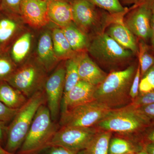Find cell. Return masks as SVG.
Returning <instances> with one entry per match:
<instances>
[{
	"label": "cell",
	"instance_id": "1",
	"mask_svg": "<svg viewBox=\"0 0 154 154\" xmlns=\"http://www.w3.org/2000/svg\"><path fill=\"white\" fill-rule=\"evenodd\" d=\"M136 70L135 66L132 65L107 75L103 82L96 87L95 100L111 109L132 103L130 91Z\"/></svg>",
	"mask_w": 154,
	"mask_h": 154
},
{
	"label": "cell",
	"instance_id": "2",
	"mask_svg": "<svg viewBox=\"0 0 154 154\" xmlns=\"http://www.w3.org/2000/svg\"><path fill=\"white\" fill-rule=\"evenodd\" d=\"M150 126L149 120L131 103L112 109L95 127L101 130L127 135L142 133Z\"/></svg>",
	"mask_w": 154,
	"mask_h": 154
},
{
	"label": "cell",
	"instance_id": "3",
	"mask_svg": "<svg viewBox=\"0 0 154 154\" xmlns=\"http://www.w3.org/2000/svg\"><path fill=\"white\" fill-rule=\"evenodd\" d=\"M46 103L44 91H40L28 99L13 119L7 128L6 150L14 154L19 149L27 135L30 125L39 107Z\"/></svg>",
	"mask_w": 154,
	"mask_h": 154
},
{
	"label": "cell",
	"instance_id": "4",
	"mask_svg": "<svg viewBox=\"0 0 154 154\" xmlns=\"http://www.w3.org/2000/svg\"><path fill=\"white\" fill-rule=\"evenodd\" d=\"M48 107L42 105L35 114L19 154H36L48 148V144L57 130Z\"/></svg>",
	"mask_w": 154,
	"mask_h": 154
},
{
	"label": "cell",
	"instance_id": "5",
	"mask_svg": "<svg viewBox=\"0 0 154 154\" xmlns=\"http://www.w3.org/2000/svg\"><path fill=\"white\" fill-rule=\"evenodd\" d=\"M111 110L96 100L79 105L61 113L60 127H95Z\"/></svg>",
	"mask_w": 154,
	"mask_h": 154
},
{
	"label": "cell",
	"instance_id": "6",
	"mask_svg": "<svg viewBox=\"0 0 154 154\" xmlns=\"http://www.w3.org/2000/svg\"><path fill=\"white\" fill-rule=\"evenodd\" d=\"M45 71L41 65L27 63L17 69L7 82L28 99L43 91L47 79Z\"/></svg>",
	"mask_w": 154,
	"mask_h": 154
},
{
	"label": "cell",
	"instance_id": "7",
	"mask_svg": "<svg viewBox=\"0 0 154 154\" xmlns=\"http://www.w3.org/2000/svg\"><path fill=\"white\" fill-rule=\"evenodd\" d=\"M100 130L90 128L62 127L57 130L48 144L50 146H60L71 151L85 150Z\"/></svg>",
	"mask_w": 154,
	"mask_h": 154
},
{
	"label": "cell",
	"instance_id": "8",
	"mask_svg": "<svg viewBox=\"0 0 154 154\" xmlns=\"http://www.w3.org/2000/svg\"><path fill=\"white\" fill-rule=\"evenodd\" d=\"M92 56L102 63L115 65L129 59L134 54L119 45L107 33L97 35L88 47Z\"/></svg>",
	"mask_w": 154,
	"mask_h": 154
},
{
	"label": "cell",
	"instance_id": "9",
	"mask_svg": "<svg viewBox=\"0 0 154 154\" xmlns=\"http://www.w3.org/2000/svg\"><path fill=\"white\" fill-rule=\"evenodd\" d=\"M65 66H60L47 78L44 89L47 107L54 121L57 119L64 90Z\"/></svg>",
	"mask_w": 154,
	"mask_h": 154
},
{
	"label": "cell",
	"instance_id": "10",
	"mask_svg": "<svg viewBox=\"0 0 154 154\" xmlns=\"http://www.w3.org/2000/svg\"><path fill=\"white\" fill-rule=\"evenodd\" d=\"M151 5L134 6L125 24L134 36L145 42L150 39Z\"/></svg>",
	"mask_w": 154,
	"mask_h": 154
},
{
	"label": "cell",
	"instance_id": "11",
	"mask_svg": "<svg viewBox=\"0 0 154 154\" xmlns=\"http://www.w3.org/2000/svg\"><path fill=\"white\" fill-rule=\"evenodd\" d=\"M21 17L35 28H41L49 22L48 2L45 0H22Z\"/></svg>",
	"mask_w": 154,
	"mask_h": 154
},
{
	"label": "cell",
	"instance_id": "12",
	"mask_svg": "<svg viewBox=\"0 0 154 154\" xmlns=\"http://www.w3.org/2000/svg\"><path fill=\"white\" fill-rule=\"evenodd\" d=\"M96 87L80 80L63 98L61 113L73 107L95 100Z\"/></svg>",
	"mask_w": 154,
	"mask_h": 154
},
{
	"label": "cell",
	"instance_id": "13",
	"mask_svg": "<svg viewBox=\"0 0 154 154\" xmlns=\"http://www.w3.org/2000/svg\"><path fill=\"white\" fill-rule=\"evenodd\" d=\"M73 22L82 29L94 25L99 17L96 6L88 0H73L71 2Z\"/></svg>",
	"mask_w": 154,
	"mask_h": 154
},
{
	"label": "cell",
	"instance_id": "14",
	"mask_svg": "<svg viewBox=\"0 0 154 154\" xmlns=\"http://www.w3.org/2000/svg\"><path fill=\"white\" fill-rule=\"evenodd\" d=\"M77 58L80 80L97 87L105 79L107 74L101 69L87 54H83Z\"/></svg>",
	"mask_w": 154,
	"mask_h": 154
},
{
	"label": "cell",
	"instance_id": "15",
	"mask_svg": "<svg viewBox=\"0 0 154 154\" xmlns=\"http://www.w3.org/2000/svg\"><path fill=\"white\" fill-rule=\"evenodd\" d=\"M19 16L0 11V51H7L20 28Z\"/></svg>",
	"mask_w": 154,
	"mask_h": 154
},
{
	"label": "cell",
	"instance_id": "16",
	"mask_svg": "<svg viewBox=\"0 0 154 154\" xmlns=\"http://www.w3.org/2000/svg\"><path fill=\"white\" fill-rule=\"evenodd\" d=\"M47 2L50 20L62 28L72 22L71 3L66 0H52Z\"/></svg>",
	"mask_w": 154,
	"mask_h": 154
},
{
	"label": "cell",
	"instance_id": "17",
	"mask_svg": "<svg viewBox=\"0 0 154 154\" xmlns=\"http://www.w3.org/2000/svg\"><path fill=\"white\" fill-rule=\"evenodd\" d=\"M121 21L114 22L108 28L107 33L119 45L137 54L138 45L134 35Z\"/></svg>",
	"mask_w": 154,
	"mask_h": 154
},
{
	"label": "cell",
	"instance_id": "18",
	"mask_svg": "<svg viewBox=\"0 0 154 154\" xmlns=\"http://www.w3.org/2000/svg\"><path fill=\"white\" fill-rule=\"evenodd\" d=\"M37 54L42 66L46 71L50 70L58 60L54 50L52 36L49 31L42 34L38 40Z\"/></svg>",
	"mask_w": 154,
	"mask_h": 154
},
{
	"label": "cell",
	"instance_id": "19",
	"mask_svg": "<svg viewBox=\"0 0 154 154\" xmlns=\"http://www.w3.org/2000/svg\"><path fill=\"white\" fill-rule=\"evenodd\" d=\"M28 99L6 81L0 82V101L12 109H19Z\"/></svg>",
	"mask_w": 154,
	"mask_h": 154
},
{
	"label": "cell",
	"instance_id": "20",
	"mask_svg": "<svg viewBox=\"0 0 154 154\" xmlns=\"http://www.w3.org/2000/svg\"><path fill=\"white\" fill-rule=\"evenodd\" d=\"M32 35L25 33L14 42L11 47L10 57L16 65L23 61L30 51L32 42Z\"/></svg>",
	"mask_w": 154,
	"mask_h": 154
},
{
	"label": "cell",
	"instance_id": "21",
	"mask_svg": "<svg viewBox=\"0 0 154 154\" xmlns=\"http://www.w3.org/2000/svg\"><path fill=\"white\" fill-rule=\"evenodd\" d=\"M113 133L100 130L97 133L84 154H108L109 143Z\"/></svg>",
	"mask_w": 154,
	"mask_h": 154
},
{
	"label": "cell",
	"instance_id": "22",
	"mask_svg": "<svg viewBox=\"0 0 154 154\" xmlns=\"http://www.w3.org/2000/svg\"><path fill=\"white\" fill-rule=\"evenodd\" d=\"M72 23L62 30L72 50L79 51L87 46V38L82 31Z\"/></svg>",
	"mask_w": 154,
	"mask_h": 154
},
{
	"label": "cell",
	"instance_id": "23",
	"mask_svg": "<svg viewBox=\"0 0 154 154\" xmlns=\"http://www.w3.org/2000/svg\"><path fill=\"white\" fill-rule=\"evenodd\" d=\"M51 36L54 53L57 58L69 57L72 55L73 51L61 29H54Z\"/></svg>",
	"mask_w": 154,
	"mask_h": 154
},
{
	"label": "cell",
	"instance_id": "24",
	"mask_svg": "<svg viewBox=\"0 0 154 154\" xmlns=\"http://www.w3.org/2000/svg\"><path fill=\"white\" fill-rule=\"evenodd\" d=\"M65 66L66 73L63 97L80 80L77 58L69 59L66 61Z\"/></svg>",
	"mask_w": 154,
	"mask_h": 154
},
{
	"label": "cell",
	"instance_id": "25",
	"mask_svg": "<svg viewBox=\"0 0 154 154\" xmlns=\"http://www.w3.org/2000/svg\"><path fill=\"white\" fill-rule=\"evenodd\" d=\"M142 149H137L130 141L125 139L111 137L109 143L108 154H134Z\"/></svg>",
	"mask_w": 154,
	"mask_h": 154
},
{
	"label": "cell",
	"instance_id": "26",
	"mask_svg": "<svg viewBox=\"0 0 154 154\" xmlns=\"http://www.w3.org/2000/svg\"><path fill=\"white\" fill-rule=\"evenodd\" d=\"M139 63L140 67L141 78L154 66V55L151 52L148 45L143 40H140L139 42Z\"/></svg>",
	"mask_w": 154,
	"mask_h": 154
},
{
	"label": "cell",
	"instance_id": "27",
	"mask_svg": "<svg viewBox=\"0 0 154 154\" xmlns=\"http://www.w3.org/2000/svg\"><path fill=\"white\" fill-rule=\"evenodd\" d=\"M8 51H0V82H7L17 69Z\"/></svg>",
	"mask_w": 154,
	"mask_h": 154
},
{
	"label": "cell",
	"instance_id": "28",
	"mask_svg": "<svg viewBox=\"0 0 154 154\" xmlns=\"http://www.w3.org/2000/svg\"><path fill=\"white\" fill-rule=\"evenodd\" d=\"M96 7L103 9L110 14L123 13L128 9L124 8L120 0H88Z\"/></svg>",
	"mask_w": 154,
	"mask_h": 154
},
{
	"label": "cell",
	"instance_id": "29",
	"mask_svg": "<svg viewBox=\"0 0 154 154\" xmlns=\"http://www.w3.org/2000/svg\"><path fill=\"white\" fill-rule=\"evenodd\" d=\"M153 91L154 66L141 78L139 85V94H147Z\"/></svg>",
	"mask_w": 154,
	"mask_h": 154
},
{
	"label": "cell",
	"instance_id": "30",
	"mask_svg": "<svg viewBox=\"0 0 154 154\" xmlns=\"http://www.w3.org/2000/svg\"><path fill=\"white\" fill-rule=\"evenodd\" d=\"M22 0H1V11L21 17Z\"/></svg>",
	"mask_w": 154,
	"mask_h": 154
},
{
	"label": "cell",
	"instance_id": "31",
	"mask_svg": "<svg viewBox=\"0 0 154 154\" xmlns=\"http://www.w3.org/2000/svg\"><path fill=\"white\" fill-rule=\"evenodd\" d=\"M141 79L140 67L138 65L135 74L134 78L130 91L129 95L132 102L135 100L139 94V85Z\"/></svg>",
	"mask_w": 154,
	"mask_h": 154
},
{
	"label": "cell",
	"instance_id": "32",
	"mask_svg": "<svg viewBox=\"0 0 154 154\" xmlns=\"http://www.w3.org/2000/svg\"><path fill=\"white\" fill-rule=\"evenodd\" d=\"M19 109L10 108L0 101V121L6 122L13 120Z\"/></svg>",
	"mask_w": 154,
	"mask_h": 154
},
{
	"label": "cell",
	"instance_id": "33",
	"mask_svg": "<svg viewBox=\"0 0 154 154\" xmlns=\"http://www.w3.org/2000/svg\"><path fill=\"white\" fill-rule=\"evenodd\" d=\"M132 103L137 107L154 104V91L147 94H139Z\"/></svg>",
	"mask_w": 154,
	"mask_h": 154
},
{
	"label": "cell",
	"instance_id": "34",
	"mask_svg": "<svg viewBox=\"0 0 154 154\" xmlns=\"http://www.w3.org/2000/svg\"><path fill=\"white\" fill-rule=\"evenodd\" d=\"M137 107L142 114L149 122L151 125H154V103Z\"/></svg>",
	"mask_w": 154,
	"mask_h": 154
},
{
	"label": "cell",
	"instance_id": "35",
	"mask_svg": "<svg viewBox=\"0 0 154 154\" xmlns=\"http://www.w3.org/2000/svg\"><path fill=\"white\" fill-rule=\"evenodd\" d=\"M47 154H84V151L79 152L71 151L69 150L60 146H50Z\"/></svg>",
	"mask_w": 154,
	"mask_h": 154
},
{
	"label": "cell",
	"instance_id": "36",
	"mask_svg": "<svg viewBox=\"0 0 154 154\" xmlns=\"http://www.w3.org/2000/svg\"><path fill=\"white\" fill-rule=\"evenodd\" d=\"M142 133H143V139L145 141L146 144H154V125L149 126Z\"/></svg>",
	"mask_w": 154,
	"mask_h": 154
},
{
	"label": "cell",
	"instance_id": "37",
	"mask_svg": "<svg viewBox=\"0 0 154 154\" xmlns=\"http://www.w3.org/2000/svg\"><path fill=\"white\" fill-rule=\"evenodd\" d=\"M152 16L151 19V48L154 53V3L151 5Z\"/></svg>",
	"mask_w": 154,
	"mask_h": 154
},
{
	"label": "cell",
	"instance_id": "38",
	"mask_svg": "<svg viewBox=\"0 0 154 154\" xmlns=\"http://www.w3.org/2000/svg\"><path fill=\"white\" fill-rule=\"evenodd\" d=\"M120 2L125 4H133L134 6L139 5L143 4H151L154 3V0H120Z\"/></svg>",
	"mask_w": 154,
	"mask_h": 154
},
{
	"label": "cell",
	"instance_id": "39",
	"mask_svg": "<svg viewBox=\"0 0 154 154\" xmlns=\"http://www.w3.org/2000/svg\"><path fill=\"white\" fill-rule=\"evenodd\" d=\"M6 122L0 121V141L2 140L4 133L7 128L5 126Z\"/></svg>",
	"mask_w": 154,
	"mask_h": 154
},
{
	"label": "cell",
	"instance_id": "40",
	"mask_svg": "<svg viewBox=\"0 0 154 154\" xmlns=\"http://www.w3.org/2000/svg\"><path fill=\"white\" fill-rule=\"evenodd\" d=\"M144 149L149 154H154V144H146Z\"/></svg>",
	"mask_w": 154,
	"mask_h": 154
},
{
	"label": "cell",
	"instance_id": "41",
	"mask_svg": "<svg viewBox=\"0 0 154 154\" xmlns=\"http://www.w3.org/2000/svg\"><path fill=\"white\" fill-rule=\"evenodd\" d=\"M0 154H13L7 151L6 149H3L0 146Z\"/></svg>",
	"mask_w": 154,
	"mask_h": 154
},
{
	"label": "cell",
	"instance_id": "42",
	"mask_svg": "<svg viewBox=\"0 0 154 154\" xmlns=\"http://www.w3.org/2000/svg\"><path fill=\"white\" fill-rule=\"evenodd\" d=\"M133 154H149L146 151V150L144 148L143 149L141 150L140 151L137 152Z\"/></svg>",
	"mask_w": 154,
	"mask_h": 154
},
{
	"label": "cell",
	"instance_id": "43",
	"mask_svg": "<svg viewBox=\"0 0 154 154\" xmlns=\"http://www.w3.org/2000/svg\"><path fill=\"white\" fill-rule=\"evenodd\" d=\"M1 11V0H0V11Z\"/></svg>",
	"mask_w": 154,
	"mask_h": 154
},
{
	"label": "cell",
	"instance_id": "44",
	"mask_svg": "<svg viewBox=\"0 0 154 154\" xmlns=\"http://www.w3.org/2000/svg\"><path fill=\"white\" fill-rule=\"evenodd\" d=\"M45 1H47V2H48V1H52V0H45Z\"/></svg>",
	"mask_w": 154,
	"mask_h": 154
},
{
	"label": "cell",
	"instance_id": "45",
	"mask_svg": "<svg viewBox=\"0 0 154 154\" xmlns=\"http://www.w3.org/2000/svg\"></svg>",
	"mask_w": 154,
	"mask_h": 154
}]
</instances>
